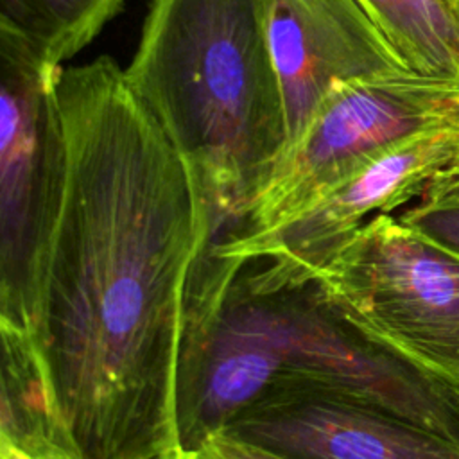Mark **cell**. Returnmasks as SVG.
Here are the masks:
<instances>
[{"label": "cell", "mask_w": 459, "mask_h": 459, "mask_svg": "<svg viewBox=\"0 0 459 459\" xmlns=\"http://www.w3.org/2000/svg\"><path fill=\"white\" fill-rule=\"evenodd\" d=\"M66 179L34 339L77 459L183 454L178 369L213 206L108 56L63 66Z\"/></svg>", "instance_id": "cell-1"}, {"label": "cell", "mask_w": 459, "mask_h": 459, "mask_svg": "<svg viewBox=\"0 0 459 459\" xmlns=\"http://www.w3.org/2000/svg\"><path fill=\"white\" fill-rule=\"evenodd\" d=\"M280 391H321L377 407L459 445V389L368 341L314 283L267 285L208 246L186 292L178 369L183 450Z\"/></svg>", "instance_id": "cell-2"}, {"label": "cell", "mask_w": 459, "mask_h": 459, "mask_svg": "<svg viewBox=\"0 0 459 459\" xmlns=\"http://www.w3.org/2000/svg\"><path fill=\"white\" fill-rule=\"evenodd\" d=\"M271 0H149L124 75L235 224L289 147Z\"/></svg>", "instance_id": "cell-3"}, {"label": "cell", "mask_w": 459, "mask_h": 459, "mask_svg": "<svg viewBox=\"0 0 459 459\" xmlns=\"http://www.w3.org/2000/svg\"><path fill=\"white\" fill-rule=\"evenodd\" d=\"M312 283L357 333L459 389V256L377 213Z\"/></svg>", "instance_id": "cell-4"}, {"label": "cell", "mask_w": 459, "mask_h": 459, "mask_svg": "<svg viewBox=\"0 0 459 459\" xmlns=\"http://www.w3.org/2000/svg\"><path fill=\"white\" fill-rule=\"evenodd\" d=\"M61 68L0 29V323L29 333L66 179Z\"/></svg>", "instance_id": "cell-5"}, {"label": "cell", "mask_w": 459, "mask_h": 459, "mask_svg": "<svg viewBox=\"0 0 459 459\" xmlns=\"http://www.w3.org/2000/svg\"><path fill=\"white\" fill-rule=\"evenodd\" d=\"M459 126V81L416 72L339 84L226 237L273 231L387 149Z\"/></svg>", "instance_id": "cell-6"}, {"label": "cell", "mask_w": 459, "mask_h": 459, "mask_svg": "<svg viewBox=\"0 0 459 459\" xmlns=\"http://www.w3.org/2000/svg\"><path fill=\"white\" fill-rule=\"evenodd\" d=\"M459 188V126L409 138L325 192L287 224L260 235L215 233L212 249L246 262L267 285L310 283L366 221Z\"/></svg>", "instance_id": "cell-7"}, {"label": "cell", "mask_w": 459, "mask_h": 459, "mask_svg": "<svg viewBox=\"0 0 459 459\" xmlns=\"http://www.w3.org/2000/svg\"><path fill=\"white\" fill-rule=\"evenodd\" d=\"M269 38L287 108V151L339 84L412 72L357 0H271Z\"/></svg>", "instance_id": "cell-8"}, {"label": "cell", "mask_w": 459, "mask_h": 459, "mask_svg": "<svg viewBox=\"0 0 459 459\" xmlns=\"http://www.w3.org/2000/svg\"><path fill=\"white\" fill-rule=\"evenodd\" d=\"M221 432L287 459H459L439 434L321 391L273 393Z\"/></svg>", "instance_id": "cell-9"}, {"label": "cell", "mask_w": 459, "mask_h": 459, "mask_svg": "<svg viewBox=\"0 0 459 459\" xmlns=\"http://www.w3.org/2000/svg\"><path fill=\"white\" fill-rule=\"evenodd\" d=\"M0 454H14L23 459H77L34 335L5 323H0Z\"/></svg>", "instance_id": "cell-10"}, {"label": "cell", "mask_w": 459, "mask_h": 459, "mask_svg": "<svg viewBox=\"0 0 459 459\" xmlns=\"http://www.w3.org/2000/svg\"><path fill=\"white\" fill-rule=\"evenodd\" d=\"M357 4L412 72L459 81V0Z\"/></svg>", "instance_id": "cell-11"}, {"label": "cell", "mask_w": 459, "mask_h": 459, "mask_svg": "<svg viewBox=\"0 0 459 459\" xmlns=\"http://www.w3.org/2000/svg\"><path fill=\"white\" fill-rule=\"evenodd\" d=\"M126 0H0V29L23 38L48 63L86 48L122 11Z\"/></svg>", "instance_id": "cell-12"}, {"label": "cell", "mask_w": 459, "mask_h": 459, "mask_svg": "<svg viewBox=\"0 0 459 459\" xmlns=\"http://www.w3.org/2000/svg\"><path fill=\"white\" fill-rule=\"evenodd\" d=\"M398 219L439 247L459 256V188L418 201Z\"/></svg>", "instance_id": "cell-13"}, {"label": "cell", "mask_w": 459, "mask_h": 459, "mask_svg": "<svg viewBox=\"0 0 459 459\" xmlns=\"http://www.w3.org/2000/svg\"><path fill=\"white\" fill-rule=\"evenodd\" d=\"M195 454L199 459H287L224 432L213 434L195 450Z\"/></svg>", "instance_id": "cell-14"}, {"label": "cell", "mask_w": 459, "mask_h": 459, "mask_svg": "<svg viewBox=\"0 0 459 459\" xmlns=\"http://www.w3.org/2000/svg\"><path fill=\"white\" fill-rule=\"evenodd\" d=\"M172 459H199V455L195 452H183V454H179V455H176Z\"/></svg>", "instance_id": "cell-15"}]
</instances>
